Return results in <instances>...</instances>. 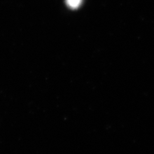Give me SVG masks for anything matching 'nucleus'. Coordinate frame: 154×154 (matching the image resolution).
Masks as SVG:
<instances>
[{
    "instance_id": "nucleus-1",
    "label": "nucleus",
    "mask_w": 154,
    "mask_h": 154,
    "mask_svg": "<svg viewBox=\"0 0 154 154\" xmlns=\"http://www.w3.org/2000/svg\"><path fill=\"white\" fill-rule=\"evenodd\" d=\"M66 4L72 9H77L82 4V0H66Z\"/></svg>"
}]
</instances>
